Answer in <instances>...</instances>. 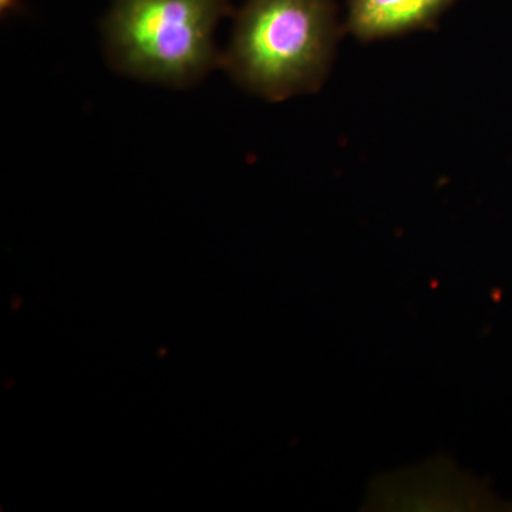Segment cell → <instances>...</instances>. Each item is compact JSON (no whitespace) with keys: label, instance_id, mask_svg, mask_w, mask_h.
<instances>
[{"label":"cell","instance_id":"obj_1","mask_svg":"<svg viewBox=\"0 0 512 512\" xmlns=\"http://www.w3.org/2000/svg\"><path fill=\"white\" fill-rule=\"evenodd\" d=\"M335 39L332 0H247L221 67L249 92L281 101L318 89Z\"/></svg>","mask_w":512,"mask_h":512},{"label":"cell","instance_id":"obj_2","mask_svg":"<svg viewBox=\"0 0 512 512\" xmlns=\"http://www.w3.org/2000/svg\"><path fill=\"white\" fill-rule=\"evenodd\" d=\"M229 10V0H110L104 52L121 74L190 87L221 67L215 30Z\"/></svg>","mask_w":512,"mask_h":512},{"label":"cell","instance_id":"obj_3","mask_svg":"<svg viewBox=\"0 0 512 512\" xmlns=\"http://www.w3.org/2000/svg\"><path fill=\"white\" fill-rule=\"evenodd\" d=\"M457 0H350L349 29L360 39H380L427 28Z\"/></svg>","mask_w":512,"mask_h":512},{"label":"cell","instance_id":"obj_4","mask_svg":"<svg viewBox=\"0 0 512 512\" xmlns=\"http://www.w3.org/2000/svg\"><path fill=\"white\" fill-rule=\"evenodd\" d=\"M23 0H0V13L3 16L15 15L22 8Z\"/></svg>","mask_w":512,"mask_h":512}]
</instances>
